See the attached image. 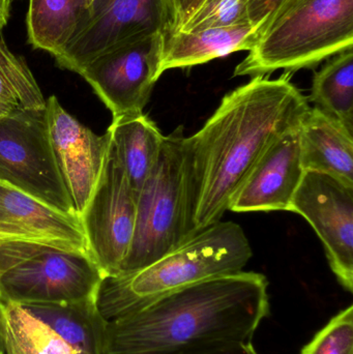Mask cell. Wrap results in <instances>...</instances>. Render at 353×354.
Here are the masks:
<instances>
[{
	"mask_svg": "<svg viewBox=\"0 0 353 354\" xmlns=\"http://www.w3.org/2000/svg\"><path fill=\"white\" fill-rule=\"evenodd\" d=\"M50 140L56 165L80 218L103 169L109 135L97 134L51 97L46 101Z\"/></svg>",
	"mask_w": 353,
	"mask_h": 354,
	"instance_id": "7c38bea8",
	"label": "cell"
},
{
	"mask_svg": "<svg viewBox=\"0 0 353 354\" xmlns=\"http://www.w3.org/2000/svg\"><path fill=\"white\" fill-rule=\"evenodd\" d=\"M23 307L49 326L75 353L105 354L108 322L102 316L95 297Z\"/></svg>",
	"mask_w": 353,
	"mask_h": 354,
	"instance_id": "e0dca14e",
	"label": "cell"
},
{
	"mask_svg": "<svg viewBox=\"0 0 353 354\" xmlns=\"http://www.w3.org/2000/svg\"><path fill=\"white\" fill-rule=\"evenodd\" d=\"M193 218L190 151L178 127L164 136L159 160L137 196L134 235L118 274L138 272L186 243L196 234Z\"/></svg>",
	"mask_w": 353,
	"mask_h": 354,
	"instance_id": "277c9868",
	"label": "cell"
},
{
	"mask_svg": "<svg viewBox=\"0 0 353 354\" xmlns=\"http://www.w3.org/2000/svg\"><path fill=\"white\" fill-rule=\"evenodd\" d=\"M269 281L240 272L178 289L107 324L105 354H146L217 341H252L269 315Z\"/></svg>",
	"mask_w": 353,
	"mask_h": 354,
	"instance_id": "7a4b0ae2",
	"label": "cell"
},
{
	"mask_svg": "<svg viewBox=\"0 0 353 354\" xmlns=\"http://www.w3.org/2000/svg\"><path fill=\"white\" fill-rule=\"evenodd\" d=\"M305 174L300 162L298 126L277 139L261 156L234 194L228 210L290 212Z\"/></svg>",
	"mask_w": 353,
	"mask_h": 354,
	"instance_id": "4fadbf2b",
	"label": "cell"
},
{
	"mask_svg": "<svg viewBox=\"0 0 353 354\" xmlns=\"http://www.w3.org/2000/svg\"><path fill=\"white\" fill-rule=\"evenodd\" d=\"M300 354H353V307L334 316Z\"/></svg>",
	"mask_w": 353,
	"mask_h": 354,
	"instance_id": "603a6c76",
	"label": "cell"
},
{
	"mask_svg": "<svg viewBox=\"0 0 353 354\" xmlns=\"http://www.w3.org/2000/svg\"><path fill=\"white\" fill-rule=\"evenodd\" d=\"M205 1H207V0H202V2H201V4H200V8H198V10H200L201 8H202V6L203 4L205 3ZM190 19V18H189Z\"/></svg>",
	"mask_w": 353,
	"mask_h": 354,
	"instance_id": "4dcf8cb0",
	"label": "cell"
},
{
	"mask_svg": "<svg viewBox=\"0 0 353 354\" xmlns=\"http://www.w3.org/2000/svg\"><path fill=\"white\" fill-rule=\"evenodd\" d=\"M0 181L78 216L56 165L46 107L0 118Z\"/></svg>",
	"mask_w": 353,
	"mask_h": 354,
	"instance_id": "52a82bcc",
	"label": "cell"
},
{
	"mask_svg": "<svg viewBox=\"0 0 353 354\" xmlns=\"http://www.w3.org/2000/svg\"><path fill=\"white\" fill-rule=\"evenodd\" d=\"M88 18V0H29V44L56 57L80 32Z\"/></svg>",
	"mask_w": 353,
	"mask_h": 354,
	"instance_id": "d6986e66",
	"label": "cell"
},
{
	"mask_svg": "<svg viewBox=\"0 0 353 354\" xmlns=\"http://www.w3.org/2000/svg\"><path fill=\"white\" fill-rule=\"evenodd\" d=\"M290 212L314 229L338 282L353 290V187L335 177L306 171Z\"/></svg>",
	"mask_w": 353,
	"mask_h": 354,
	"instance_id": "8fae6325",
	"label": "cell"
},
{
	"mask_svg": "<svg viewBox=\"0 0 353 354\" xmlns=\"http://www.w3.org/2000/svg\"><path fill=\"white\" fill-rule=\"evenodd\" d=\"M300 153L305 171L353 187V132L317 108L309 107L300 120Z\"/></svg>",
	"mask_w": 353,
	"mask_h": 354,
	"instance_id": "9a60e30c",
	"label": "cell"
},
{
	"mask_svg": "<svg viewBox=\"0 0 353 354\" xmlns=\"http://www.w3.org/2000/svg\"><path fill=\"white\" fill-rule=\"evenodd\" d=\"M136 212V193L109 137L101 176L80 216L89 254L104 277L120 274L132 243Z\"/></svg>",
	"mask_w": 353,
	"mask_h": 354,
	"instance_id": "ba28073f",
	"label": "cell"
},
{
	"mask_svg": "<svg viewBox=\"0 0 353 354\" xmlns=\"http://www.w3.org/2000/svg\"><path fill=\"white\" fill-rule=\"evenodd\" d=\"M252 256L244 229L236 223L219 221L138 272L103 277L95 301L102 316L111 322L178 289L242 272Z\"/></svg>",
	"mask_w": 353,
	"mask_h": 354,
	"instance_id": "3957f363",
	"label": "cell"
},
{
	"mask_svg": "<svg viewBox=\"0 0 353 354\" xmlns=\"http://www.w3.org/2000/svg\"><path fill=\"white\" fill-rule=\"evenodd\" d=\"M202 0H167L169 29L167 35L178 31L200 8Z\"/></svg>",
	"mask_w": 353,
	"mask_h": 354,
	"instance_id": "4316f807",
	"label": "cell"
},
{
	"mask_svg": "<svg viewBox=\"0 0 353 354\" xmlns=\"http://www.w3.org/2000/svg\"><path fill=\"white\" fill-rule=\"evenodd\" d=\"M246 4L247 0H215L195 12L178 31L246 24Z\"/></svg>",
	"mask_w": 353,
	"mask_h": 354,
	"instance_id": "cb8c5ba5",
	"label": "cell"
},
{
	"mask_svg": "<svg viewBox=\"0 0 353 354\" xmlns=\"http://www.w3.org/2000/svg\"><path fill=\"white\" fill-rule=\"evenodd\" d=\"M146 354H259L252 341H217Z\"/></svg>",
	"mask_w": 353,
	"mask_h": 354,
	"instance_id": "d4e9b609",
	"label": "cell"
},
{
	"mask_svg": "<svg viewBox=\"0 0 353 354\" xmlns=\"http://www.w3.org/2000/svg\"><path fill=\"white\" fill-rule=\"evenodd\" d=\"M12 0H0V31L3 29L10 18Z\"/></svg>",
	"mask_w": 353,
	"mask_h": 354,
	"instance_id": "83f0119b",
	"label": "cell"
},
{
	"mask_svg": "<svg viewBox=\"0 0 353 354\" xmlns=\"http://www.w3.org/2000/svg\"><path fill=\"white\" fill-rule=\"evenodd\" d=\"M166 33L128 39L87 64L79 75L113 118L143 113L160 73Z\"/></svg>",
	"mask_w": 353,
	"mask_h": 354,
	"instance_id": "9c48e42d",
	"label": "cell"
},
{
	"mask_svg": "<svg viewBox=\"0 0 353 354\" xmlns=\"http://www.w3.org/2000/svg\"><path fill=\"white\" fill-rule=\"evenodd\" d=\"M95 1H97V0H88L89 8H90L91 4Z\"/></svg>",
	"mask_w": 353,
	"mask_h": 354,
	"instance_id": "f546056e",
	"label": "cell"
},
{
	"mask_svg": "<svg viewBox=\"0 0 353 354\" xmlns=\"http://www.w3.org/2000/svg\"><path fill=\"white\" fill-rule=\"evenodd\" d=\"M45 107L46 100L26 62L8 49L0 35V118L16 109Z\"/></svg>",
	"mask_w": 353,
	"mask_h": 354,
	"instance_id": "7402d4cb",
	"label": "cell"
},
{
	"mask_svg": "<svg viewBox=\"0 0 353 354\" xmlns=\"http://www.w3.org/2000/svg\"><path fill=\"white\" fill-rule=\"evenodd\" d=\"M12 1H14V0H12Z\"/></svg>",
	"mask_w": 353,
	"mask_h": 354,
	"instance_id": "e575fe53",
	"label": "cell"
},
{
	"mask_svg": "<svg viewBox=\"0 0 353 354\" xmlns=\"http://www.w3.org/2000/svg\"><path fill=\"white\" fill-rule=\"evenodd\" d=\"M258 37V29L249 23L169 33L165 37L160 73L207 64L234 52L250 51Z\"/></svg>",
	"mask_w": 353,
	"mask_h": 354,
	"instance_id": "2e32d148",
	"label": "cell"
},
{
	"mask_svg": "<svg viewBox=\"0 0 353 354\" xmlns=\"http://www.w3.org/2000/svg\"><path fill=\"white\" fill-rule=\"evenodd\" d=\"M0 354H3V353H2V351H0Z\"/></svg>",
	"mask_w": 353,
	"mask_h": 354,
	"instance_id": "d6a6232c",
	"label": "cell"
},
{
	"mask_svg": "<svg viewBox=\"0 0 353 354\" xmlns=\"http://www.w3.org/2000/svg\"><path fill=\"white\" fill-rule=\"evenodd\" d=\"M308 100L290 81L253 77L227 93L200 131L187 137L194 185L195 233L221 221L261 156L300 126Z\"/></svg>",
	"mask_w": 353,
	"mask_h": 354,
	"instance_id": "6da1fadb",
	"label": "cell"
},
{
	"mask_svg": "<svg viewBox=\"0 0 353 354\" xmlns=\"http://www.w3.org/2000/svg\"><path fill=\"white\" fill-rule=\"evenodd\" d=\"M2 305V301H1V297H0V306Z\"/></svg>",
	"mask_w": 353,
	"mask_h": 354,
	"instance_id": "1f68e13d",
	"label": "cell"
},
{
	"mask_svg": "<svg viewBox=\"0 0 353 354\" xmlns=\"http://www.w3.org/2000/svg\"><path fill=\"white\" fill-rule=\"evenodd\" d=\"M0 347L3 354H76L45 322L12 303L0 306Z\"/></svg>",
	"mask_w": 353,
	"mask_h": 354,
	"instance_id": "ffe728a7",
	"label": "cell"
},
{
	"mask_svg": "<svg viewBox=\"0 0 353 354\" xmlns=\"http://www.w3.org/2000/svg\"><path fill=\"white\" fill-rule=\"evenodd\" d=\"M0 241L39 243L89 253L79 216L64 214L2 181Z\"/></svg>",
	"mask_w": 353,
	"mask_h": 354,
	"instance_id": "5bb4252c",
	"label": "cell"
},
{
	"mask_svg": "<svg viewBox=\"0 0 353 354\" xmlns=\"http://www.w3.org/2000/svg\"><path fill=\"white\" fill-rule=\"evenodd\" d=\"M353 49V0H294L259 35L234 76L311 68Z\"/></svg>",
	"mask_w": 353,
	"mask_h": 354,
	"instance_id": "5b68a950",
	"label": "cell"
},
{
	"mask_svg": "<svg viewBox=\"0 0 353 354\" xmlns=\"http://www.w3.org/2000/svg\"><path fill=\"white\" fill-rule=\"evenodd\" d=\"M0 351H1V347H0Z\"/></svg>",
	"mask_w": 353,
	"mask_h": 354,
	"instance_id": "836d02e7",
	"label": "cell"
},
{
	"mask_svg": "<svg viewBox=\"0 0 353 354\" xmlns=\"http://www.w3.org/2000/svg\"><path fill=\"white\" fill-rule=\"evenodd\" d=\"M169 29L167 0H97L80 32L55 59L79 73L108 50L141 35Z\"/></svg>",
	"mask_w": 353,
	"mask_h": 354,
	"instance_id": "30bf717a",
	"label": "cell"
},
{
	"mask_svg": "<svg viewBox=\"0 0 353 354\" xmlns=\"http://www.w3.org/2000/svg\"><path fill=\"white\" fill-rule=\"evenodd\" d=\"M107 133L131 187L138 196L159 160L164 136L144 113L113 118Z\"/></svg>",
	"mask_w": 353,
	"mask_h": 354,
	"instance_id": "ac0fdd59",
	"label": "cell"
},
{
	"mask_svg": "<svg viewBox=\"0 0 353 354\" xmlns=\"http://www.w3.org/2000/svg\"><path fill=\"white\" fill-rule=\"evenodd\" d=\"M294 0H247L249 24L258 29L259 35L276 16L283 12Z\"/></svg>",
	"mask_w": 353,
	"mask_h": 354,
	"instance_id": "484cf974",
	"label": "cell"
},
{
	"mask_svg": "<svg viewBox=\"0 0 353 354\" xmlns=\"http://www.w3.org/2000/svg\"><path fill=\"white\" fill-rule=\"evenodd\" d=\"M213 1H215V0H207V1H205V3L203 4L202 8H203V6H207V3H211V2H213ZM198 10H197V12H198ZM187 21H188V20H187Z\"/></svg>",
	"mask_w": 353,
	"mask_h": 354,
	"instance_id": "f1b7e54d",
	"label": "cell"
},
{
	"mask_svg": "<svg viewBox=\"0 0 353 354\" xmlns=\"http://www.w3.org/2000/svg\"><path fill=\"white\" fill-rule=\"evenodd\" d=\"M310 100L353 132V49L334 56L315 73Z\"/></svg>",
	"mask_w": 353,
	"mask_h": 354,
	"instance_id": "44dd1931",
	"label": "cell"
},
{
	"mask_svg": "<svg viewBox=\"0 0 353 354\" xmlns=\"http://www.w3.org/2000/svg\"><path fill=\"white\" fill-rule=\"evenodd\" d=\"M104 274L90 254L0 241V297L18 305L66 304L95 297Z\"/></svg>",
	"mask_w": 353,
	"mask_h": 354,
	"instance_id": "8992f818",
	"label": "cell"
}]
</instances>
